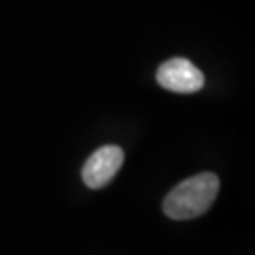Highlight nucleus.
<instances>
[{"instance_id":"obj_2","label":"nucleus","mask_w":255,"mask_h":255,"mask_svg":"<svg viewBox=\"0 0 255 255\" xmlns=\"http://www.w3.org/2000/svg\"><path fill=\"white\" fill-rule=\"evenodd\" d=\"M157 82L161 87L172 93H197L204 87L202 72L187 59L176 57L164 61L157 70Z\"/></svg>"},{"instance_id":"obj_3","label":"nucleus","mask_w":255,"mask_h":255,"mask_svg":"<svg viewBox=\"0 0 255 255\" xmlns=\"http://www.w3.org/2000/svg\"><path fill=\"white\" fill-rule=\"evenodd\" d=\"M125 153L119 146H102L83 164L82 178L87 187L102 189L108 185L123 164Z\"/></svg>"},{"instance_id":"obj_1","label":"nucleus","mask_w":255,"mask_h":255,"mask_svg":"<svg viewBox=\"0 0 255 255\" xmlns=\"http://www.w3.org/2000/svg\"><path fill=\"white\" fill-rule=\"evenodd\" d=\"M219 193V178L212 172L197 174L178 183L164 197L163 210L170 219L187 221L202 216Z\"/></svg>"}]
</instances>
